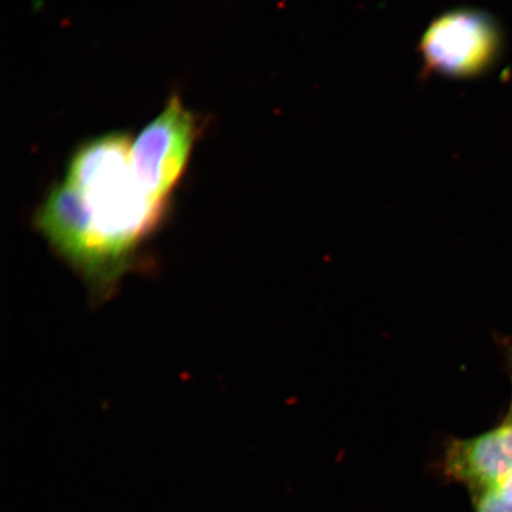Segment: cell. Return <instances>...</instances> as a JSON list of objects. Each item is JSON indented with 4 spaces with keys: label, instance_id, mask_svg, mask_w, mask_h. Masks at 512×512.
Wrapping results in <instances>:
<instances>
[{
    "label": "cell",
    "instance_id": "cell-5",
    "mask_svg": "<svg viewBox=\"0 0 512 512\" xmlns=\"http://www.w3.org/2000/svg\"><path fill=\"white\" fill-rule=\"evenodd\" d=\"M472 501L475 512H512V503L499 496L496 491L484 492Z\"/></svg>",
    "mask_w": 512,
    "mask_h": 512
},
{
    "label": "cell",
    "instance_id": "cell-4",
    "mask_svg": "<svg viewBox=\"0 0 512 512\" xmlns=\"http://www.w3.org/2000/svg\"><path fill=\"white\" fill-rule=\"evenodd\" d=\"M440 467L445 478L464 485L472 499L496 489L512 472V421L505 419L477 437L448 440Z\"/></svg>",
    "mask_w": 512,
    "mask_h": 512
},
{
    "label": "cell",
    "instance_id": "cell-2",
    "mask_svg": "<svg viewBox=\"0 0 512 512\" xmlns=\"http://www.w3.org/2000/svg\"><path fill=\"white\" fill-rule=\"evenodd\" d=\"M200 132L195 114L174 96L164 111L132 143L134 175L147 194L170 201L187 169Z\"/></svg>",
    "mask_w": 512,
    "mask_h": 512
},
{
    "label": "cell",
    "instance_id": "cell-7",
    "mask_svg": "<svg viewBox=\"0 0 512 512\" xmlns=\"http://www.w3.org/2000/svg\"><path fill=\"white\" fill-rule=\"evenodd\" d=\"M505 419L512 421V400H511V405L509 408V413L507 415V418H505Z\"/></svg>",
    "mask_w": 512,
    "mask_h": 512
},
{
    "label": "cell",
    "instance_id": "cell-1",
    "mask_svg": "<svg viewBox=\"0 0 512 512\" xmlns=\"http://www.w3.org/2000/svg\"><path fill=\"white\" fill-rule=\"evenodd\" d=\"M168 207L169 201L147 194L134 175L130 137L111 133L76 151L66 179L50 190L35 223L96 296L106 297Z\"/></svg>",
    "mask_w": 512,
    "mask_h": 512
},
{
    "label": "cell",
    "instance_id": "cell-3",
    "mask_svg": "<svg viewBox=\"0 0 512 512\" xmlns=\"http://www.w3.org/2000/svg\"><path fill=\"white\" fill-rule=\"evenodd\" d=\"M498 49L494 19L475 10H456L439 17L421 42L427 67L454 78L483 72Z\"/></svg>",
    "mask_w": 512,
    "mask_h": 512
},
{
    "label": "cell",
    "instance_id": "cell-6",
    "mask_svg": "<svg viewBox=\"0 0 512 512\" xmlns=\"http://www.w3.org/2000/svg\"><path fill=\"white\" fill-rule=\"evenodd\" d=\"M490 491H496L499 496L512 503V472L496 489Z\"/></svg>",
    "mask_w": 512,
    "mask_h": 512
}]
</instances>
